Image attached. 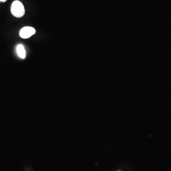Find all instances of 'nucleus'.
<instances>
[{
    "label": "nucleus",
    "instance_id": "nucleus-2",
    "mask_svg": "<svg viewBox=\"0 0 171 171\" xmlns=\"http://www.w3.org/2000/svg\"><path fill=\"white\" fill-rule=\"evenodd\" d=\"M36 32V30L34 28L31 27H24L20 31V36L23 39H28L32 36Z\"/></svg>",
    "mask_w": 171,
    "mask_h": 171
},
{
    "label": "nucleus",
    "instance_id": "nucleus-4",
    "mask_svg": "<svg viewBox=\"0 0 171 171\" xmlns=\"http://www.w3.org/2000/svg\"><path fill=\"white\" fill-rule=\"evenodd\" d=\"M7 0H1V1L2 2H5L7 1Z\"/></svg>",
    "mask_w": 171,
    "mask_h": 171
},
{
    "label": "nucleus",
    "instance_id": "nucleus-5",
    "mask_svg": "<svg viewBox=\"0 0 171 171\" xmlns=\"http://www.w3.org/2000/svg\"><path fill=\"white\" fill-rule=\"evenodd\" d=\"M1 2V0H0V2Z\"/></svg>",
    "mask_w": 171,
    "mask_h": 171
},
{
    "label": "nucleus",
    "instance_id": "nucleus-3",
    "mask_svg": "<svg viewBox=\"0 0 171 171\" xmlns=\"http://www.w3.org/2000/svg\"><path fill=\"white\" fill-rule=\"evenodd\" d=\"M17 53L20 57L21 58H25L26 57V51L22 45L20 44L17 46Z\"/></svg>",
    "mask_w": 171,
    "mask_h": 171
},
{
    "label": "nucleus",
    "instance_id": "nucleus-1",
    "mask_svg": "<svg viewBox=\"0 0 171 171\" xmlns=\"http://www.w3.org/2000/svg\"><path fill=\"white\" fill-rule=\"evenodd\" d=\"M11 11L12 15L16 18H21L25 14L24 6L19 1H15L12 2L11 7Z\"/></svg>",
    "mask_w": 171,
    "mask_h": 171
}]
</instances>
